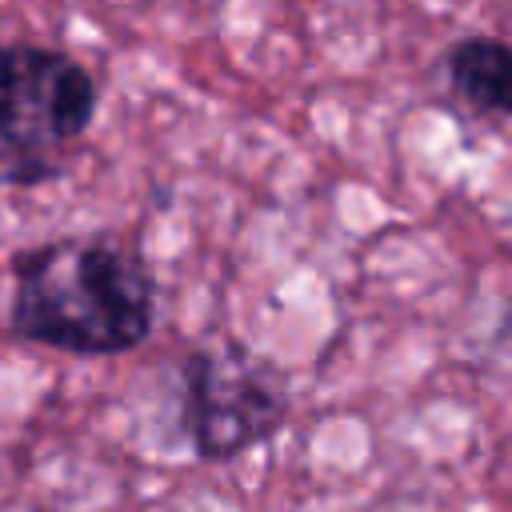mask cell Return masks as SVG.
<instances>
[{
	"mask_svg": "<svg viewBox=\"0 0 512 512\" xmlns=\"http://www.w3.org/2000/svg\"><path fill=\"white\" fill-rule=\"evenodd\" d=\"M8 324L20 340L56 352L120 356L140 348L156 328V280L116 240H48L12 256Z\"/></svg>",
	"mask_w": 512,
	"mask_h": 512,
	"instance_id": "1",
	"label": "cell"
},
{
	"mask_svg": "<svg viewBox=\"0 0 512 512\" xmlns=\"http://www.w3.org/2000/svg\"><path fill=\"white\" fill-rule=\"evenodd\" d=\"M92 72L48 44H0V184L32 188L60 176V148L96 116Z\"/></svg>",
	"mask_w": 512,
	"mask_h": 512,
	"instance_id": "2",
	"label": "cell"
},
{
	"mask_svg": "<svg viewBox=\"0 0 512 512\" xmlns=\"http://www.w3.org/2000/svg\"><path fill=\"white\" fill-rule=\"evenodd\" d=\"M288 416V392L272 364L236 340L180 360V428L200 460H236L264 444Z\"/></svg>",
	"mask_w": 512,
	"mask_h": 512,
	"instance_id": "3",
	"label": "cell"
},
{
	"mask_svg": "<svg viewBox=\"0 0 512 512\" xmlns=\"http://www.w3.org/2000/svg\"><path fill=\"white\" fill-rule=\"evenodd\" d=\"M444 84L460 108L484 120H512V44L500 36H460L444 60Z\"/></svg>",
	"mask_w": 512,
	"mask_h": 512,
	"instance_id": "4",
	"label": "cell"
}]
</instances>
